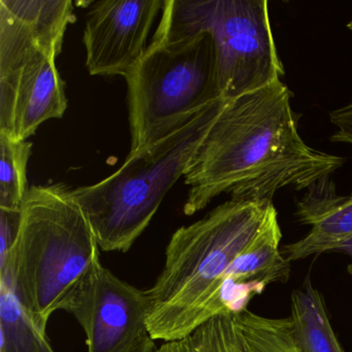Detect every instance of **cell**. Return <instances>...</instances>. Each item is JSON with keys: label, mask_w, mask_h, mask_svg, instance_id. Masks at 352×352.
Segmentation results:
<instances>
[{"label": "cell", "mask_w": 352, "mask_h": 352, "mask_svg": "<svg viewBox=\"0 0 352 352\" xmlns=\"http://www.w3.org/2000/svg\"><path fill=\"white\" fill-rule=\"evenodd\" d=\"M292 94L280 81L222 100L185 173V215L205 209L221 193L265 203L283 187L310 188L343 166L344 158L307 145L298 131Z\"/></svg>", "instance_id": "1"}, {"label": "cell", "mask_w": 352, "mask_h": 352, "mask_svg": "<svg viewBox=\"0 0 352 352\" xmlns=\"http://www.w3.org/2000/svg\"><path fill=\"white\" fill-rule=\"evenodd\" d=\"M275 211L272 201L230 199L173 234L164 269L147 290V329L154 341L184 339L210 320L224 273Z\"/></svg>", "instance_id": "2"}, {"label": "cell", "mask_w": 352, "mask_h": 352, "mask_svg": "<svg viewBox=\"0 0 352 352\" xmlns=\"http://www.w3.org/2000/svg\"><path fill=\"white\" fill-rule=\"evenodd\" d=\"M100 256L94 228L72 188L63 183L32 186L21 207L19 232L0 261L22 305L47 333L67 290Z\"/></svg>", "instance_id": "3"}, {"label": "cell", "mask_w": 352, "mask_h": 352, "mask_svg": "<svg viewBox=\"0 0 352 352\" xmlns=\"http://www.w3.org/2000/svg\"><path fill=\"white\" fill-rule=\"evenodd\" d=\"M222 100L164 139L129 153L122 166L108 178L72 189L100 250L126 253L145 232L166 193L186 173Z\"/></svg>", "instance_id": "4"}, {"label": "cell", "mask_w": 352, "mask_h": 352, "mask_svg": "<svg viewBox=\"0 0 352 352\" xmlns=\"http://www.w3.org/2000/svg\"><path fill=\"white\" fill-rule=\"evenodd\" d=\"M131 152L164 139L221 98L215 48L208 34L153 36L143 58L125 76Z\"/></svg>", "instance_id": "5"}, {"label": "cell", "mask_w": 352, "mask_h": 352, "mask_svg": "<svg viewBox=\"0 0 352 352\" xmlns=\"http://www.w3.org/2000/svg\"><path fill=\"white\" fill-rule=\"evenodd\" d=\"M201 34L213 40L223 100L263 89L284 75L265 0H164L154 36Z\"/></svg>", "instance_id": "6"}, {"label": "cell", "mask_w": 352, "mask_h": 352, "mask_svg": "<svg viewBox=\"0 0 352 352\" xmlns=\"http://www.w3.org/2000/svg\"><path fill=\"white\" fill-rule=\"evenodd\" d=\"M147 290L107 269L96 257L57 307L73 315L86 333L87 352H123L149 335Z\"/></svg>", "instance_id": "7"}, {"label": "cell", "mask_w": 352, "mask_h": 352, "mask_svg": "<svg viewBox=\"0 0 352 352\" xmlns=\"http://www.w3.org/2000/svg\"><path fill=\"white\" fill-rule=\"evenodd\" d=\"M57 55L30 48L0 55V133L28 141L43 123L67 109Z\"/></svg>", "instance_id": "8"}, {"label": "cell", "mask_w": 352, "mask_h": 352, "mask_svg": "<svg viewBox=\"0 0 352 352\" xmlns=\"http://www.w3.org/2000/svg\"><path fill=\"white\" fill-rule=\"evenodd\" d=\"M164 0H100L90 6L83 42L91 76H122L147 51L150 30Z\"/></svg>", "instance_id": "9"}, {"label": "cell", "mask_w": 352, "mask_h": 352, "mask_svg": "<svg viewBox=\"0 0 352 352\" xmlns=\"http://www.w3.org/2000/svg\"><path fill=\"white\" fill-rule=\"evenodd\" d=\"M281 238L275 211L248 248L226 270L210 304V319L240 314L270 284L287 281L290 263L280 251Z\"/></svg>", "instance_id": "10"}, {"label": "cell", "mask_w": 352, "mask_h": 352, "mask_svg": "<svg viewBox=\"0 0 352 352\" xmlns=\"http://www.w3.org/2000/svg\"><path fill=\"white\" fill-rule=\"evenodd\" d=\"M300 221L312 226L306 236L283 247L288 261L338 250L352 238V195H336L333 183L325 178L315 183L298 204Z\"/></svg>", "instance_id": "11"}, {"label": "cell", "mask_w": 352, "mask_h": 352, "mask_svg": "<svg viewBox=\"0 0 352 352\" xmlns=\"http://www.w3.org/2000/svg\"><path fill=\"white\" fill-rule=\"evenodd\" d=\"M290 321L302 352H345L327 316L324 300L310 278L292 294Z\"/></svg>", "instance_id": "12"}, {"label": "cell", "mask_w": 352, "mask_h": 352, "mask_svg": "<svg viewBox=\"0 0 352 352\" xmlns=\"http://www.w3.org/2000/svg\"><path fill=\"white\" fill-rule=\"evenodd\" d=\"M0 352H55L22 305L6 273H0Z\"/></svg>", "instance_id": "13"}, {"label": "cell", "mask_w": 352, "mask_h": 352, "mask_svg": "<svg viewBox=\"0 0 352 352\" xmlns=\"http://www.w3.org/2000/svg\"><path fill=\"white\" fill-rule=\"evenodd\" d=\"M244 352H302L287 318H267L249 310L234 315Z\"/></svg>", "instance_id": "14"}, {"label": "cell", "mask_w": 352, "mask_h": 352, "mask_svg": "<svg viewBox=\"0 0 352 352\" xmlns=\"http://www.w3.org/2000/svg\"><path fill=\"white\" fill-rule=\"evenodd\" d=\"M0 208L21 209L28 195V164L32 143L0 133Z\"/></svg>", "instance_id": "15"}, {"label": "cell", "mask_w": 352, "mask_h": 352, "mask_svg": "<svg viewBox=\"0 0 352 352\" xmlns=\"http://www.w3.org/2000/svg\"><path fill=\"white\" fill-rule=\"evenodd\" d=\"M193 352H244L232 315H219L190 336Z\"/></svg>", "instance_id": "16"}, {"label": "cell", "mask_w": 352, "mask_h": 352, "mask_svg": "<svg viewBox=\"0 0 352 352\" xmlns=\"http://www.w3.org/2000/svg\"><path fill=\"white\" fill-rule=\"evenodd\" d=\"M21 209L0 208V261L9 255L18 232H19Z\"/></svg>", "instance_id": "17"}, {"label": "cell", "mask_w": 352, "mask_h": 352, "mask_svg": "<svg viewBox=\"0 0 352 352\" xmlns=\"http://www.w3.org/2000/svg\"><path fill=\"white\" fill-rule=\"evenodd\" d=\"M329 119L337 129L331 135V141L352 144V102L331 111L329 113Z\"/></svg>", "instance_id": "18"}, {"label": "cell", "mask_w": 352, "mask_h": 352, "mask_svg": "<svg viewBox=\"0 0 352 352\" xmlns=\"http://www.w3.org/2000/svg\"><path fill=\"white\" fill-rule=\"evenodd\" d=\"M156 349H157V346H156L155 341L150 337V335H148L135 342L123 352H155Z\"/></svg>", "instance_id": "19"}, {"label": "cell", "mask_w": 352, "mask_h": 352, "mask_svg": "<svg viewBox=\"0 0 352 352\" xmlns=\"http://www.w3.org/2000/svg\"><path fill=\"white\" fill-rule=\"evenodd\" d=\"M338 250L342 251V252L346 253V254L350 255L352 257V238L350 240L346 241L344 244L338 248Z\"/></svg>", "instance_id": "20"}, {"label": "cell", "mask_w": 352, "mask_h": 352, "mask_svg": "<svg viewBox=\"0 0 352 352\" xmlns=\"http://www.w3.org/2000/svg\"><path fill=\"white\" fill-rule=\"evenodd\" d=\"M347 28H349L350 30H352V21H350L349 23L347 24Z\"/></svg>", "instance_id": "21"}]
</instances>
